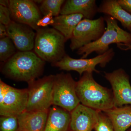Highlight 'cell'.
Masks as SVG:
<instances>
[{"label": "cell", "instance_id": "obj_13", "mask_svg": "<svg viewBox=\"0 0 131 131\" xmlns=\"http://www.w3.org/2000/svg\"><path fill=\"white\" fill-rule=\"evenodd\" d=\"M99 111L80 103L70 113L71 130L92 131L97 122Z\"/></svg>", "mask_w": 131, "mask_h": 131}, {"label": "cell", "instance_id": "obj_7", "mask_svg": "<svg viewBox=\"0 0 131 131\" xmlns=\"http://www.w3.org/2000/svg\"><path fill=\"white\" fill-rule=\"evenodd\" d=\"M104 17L95 19L84 18L75 27L71 38L70 47L72 51L96 41L105 31Z\"/></svg>", "mask_w": 131, "mask_h": 131}, {"label": "cell", "instance_id": "obj_17", "mask_svg": "<svg viewBox=\"0 0 131 131\" xmlns=\"http://www.w3.org/2000/svg\"><path fill=\"white\" fill-rule=\"evenodd\" d=\"M98 13L112 16L131 31V15L121 6L117 0L103 1L98 7Z\"/></svg>", "mask_w": 131, "mask_h": 131}, {"label": "cell", "instance_id": "obj_32", "mask_svg": "<svg viewBox=\"0 0 131 131\" xmlns=\"http://www.w3.org/2000/svg\"><path fill=\"white\" fill-rule=\"evenodd\" d=\"M130 131H131V130Z\"/></svg>", "mask_w": 131, "mask_h": 131}, {"label": "cell", "instance_id": "obj_8", "mask_svg": "<svg viewBox=\"0 0 131 131\" xmlns=\"http://www.w3.org/2000/svg\"><path fill=\"white\" fill-rule=\"evenodd\" d=\"M115 53L112 48L101 55H99L93 58L90 59H74L66 54L61 61L52 64V65L59 68L62 70L75 71L80 75H82L85 72H96L100 73L96 69L95 67L100 64L102 68L106 65L114 56Z\"/></svg>", "mask_w": 131, "mask_h": 131}, {"label": "cell", "instance_id": "obj_29", "mask_svg": "<svg viewBox=\"0 0 131 131\" xmlns=\"http://www.w3.org/2000/svg\"><path fill=\"white\" fill-rule=\"evenodd\" d=\"M0 5L5 7H8V1H4L1 0L0 1Z\"/></svg>", "mask_w": 131, "mask_h": 131}, {"label": "cell", "instance_id": "obj_24", "mask_svg": "<svg viewBox=\"0 0 131 131\" xmlns=\"http://www.w3.org/2000/svg\"><path fill=\"white\" fill-rule=\"evenodd\" d=\"M12 21L8 7L0 5V23L7 26Z\"/></svg>", "mask_w": 131, "mask_h": 131}, {"label": "cell", "instance_id": "obj_5", "mask_svg": "<svg viewBox=\"0 0 131 131\" xmlns=\"http://www.w3.org/2000/svg\"><path fill=\"white\" fill-rule=\"evenodd\" d=\"M54 77L55 75H49L28 83L26 111H49L52 104Z\"/></svg>", "mask_w": 131, "mask_h": 131}, {"label": "cell", "instance_id": "obj_2", "mask_svg": "<svg viewBox=\"0 0 131 131\" xmlns=\"http://www.w3.org/2000/svg\"><path fill=\"white\" fill-rule=\"evenodd\" d=\"M92 72H85L77 82V94L80 103L98 111L115 107L112 90L98 83Z\"/></svg>", "mask_w": 131, "mask_h": 131}, {"label": "cell", "instance_id": "obj_12", "mask_svg": "<svg viewBox=\"0 0 131 131\" xmlns=\"http://www.w3.org/2000/svg\"><path fill=\"white\" fill-rule=\"evenodd\" d=\"M6 26L8 37L19 51H31L34 49L36 33L31 27L12 20Z\"/></svg>", "mask_w": 131, "mask_h": 131}, {"label": "cell", "instance_id": "obj_3", "mask_svg": "<svg viewBox=\"0 0 131 131\" xmlns=\"http://www.w3.org/2000/svg\"><path fill=\"white\" fill-rule=\"evenodd\" d=\"M63 35L54 28H40L37 31L34 51L45 62L52 64L61 61L66 55Z\"/></svg>", "mask_w": 131, "mask_h": 131}, {"label": "cell", "instance_id": "obj_6", "mask_svg": "<svg viewBox=\"0 0 131 131\" xmlns=\"http://www.w3.org/2000/svg\"><path fill=\"white\" fill-rule=\"evenodd\" d=\"M75 81L70 74L61 73L54 77L52 104L71 112L80 104Z\"/></svg>", "mask_w": 131, "mask_h": 131}, {"label": "cell", "instance_id": "obj_28", "mask_svg": "<svg viewBox=\"0 0 131 131\" xmlns=\"http://www.w3.org/2000/svg\"><path fill=\"white\" fill-rule=\"evenodd\" d=\"M117 46L119 49L124 50H131V45H126L124 44L121 43L117 44Z\"/></svg>", "mask_w": 131, "mask_h": 131}, {"label": "cell", "instance_id": "obj_23", "mask_svg": "<svg viewBox=\"0 0 131 131\" xmlns=\"http://www.w3.org/2000/svg\"><path fill=\"white\" fill-rule=\"evenodd\" d=\"M1 131H18V117L2 116L0 118Z\"/></svg>", "mask_w": 131, "mask_h": 131}, {"label": "cell", "instance_id": "obj_26", "mask_svg": "<svg viewBox=\"0 0 131 131\" xmlns=\"http://www.w3.org/2000/svg\"><path fill=\"white\" fill-rule=\"evenodd\" d=\"M117 2L124 10L131 15V0H117Z\"/></svg>", "mask_w": 131, "mask_h": 131}, {"label": "cell", "instance_id": "obj_10", "mask_svg": "<svg viewBox=\"0 0 131 131\" xmlns=\"http://www.w3.org/2000/svg\"><path fill=\"white\" fill-rule=\"evenodd\" d=\"M105 77L112 87L115 107L131 105V86L129 76L122 69L105 73Z\"/></svg>", "mask_w": 131, "mask_h": 131}, {"label": "cell", "instance_id": "obj_27", "mask_svg": "<svg viewBox=\"0 0 131 131\" xmlns=\"http://www.w3.org/2000/svg\"><path fill=\"white\" fill-rule=\"evenodd\" d=\"M8 37L7 26L1 23H0V38H3Z\"/></svg>", "mask_w": 131, "mask_h": 131}, {"label": "cell", "instance_id": "obj_22", "mask_svg": "<svg viewBox=\"0 0 131 131\" xmlns=\"http://www.w3.org/2000/svg\"><path fill=\"white\" fill-rule=\"evenodd\" d=\"M95 131H114L112 122L108 116L102 111H99Z\"/></svg>", "mask_w": 131, "mask_h": 131}, {"label": "cell", "instance_id": "obj_21", "mask_svg": "<svg viewBox=\"0 0 131 131\" xmlns=\"http://www.w3.org/2000/svg\"><path fill=\"white\" fill-rule=\"evenodd\" d=\"M65 2L64 0H44L41 3L39 9L44 16L51 13L56 17L60 14L61 8Z\"/></svg>", "mask_w": 131, "mask_h": 131}, {"label": "cell", "instance_id": "obj_31", "mask_svg": "<svg viewBox=\"0 0 131 131\" xmlns=\"http://www.w3.org/2000/svg\"></svg>", "mask_w": 131, "mask_h": 131}, {"label": "cell", "instance_id": "obj_16", "mask_svg": "<svg viewBox=\"0 0 131 131\" xmlns=\"http://www.w3.org/2000/svg\"><path fill=\"white\" fill-rule=\"evenodd\" d=\"M70 113L59 107L50 109L44 131H68Z\"/></svg>", "mask_w": 131, "mask_h": 131}, {"label": "cell", "instance_id": "obj_30", "mask_svg": "<svg viewBox=\"0 0 131 131\" xmlns=\"http://www.w3.org/2000/svg\"><path fill=\"white\" fill-rule=\"evenodd\" d=\"M68 131H73L71 130H70Z\"/></svg>", "mask_w": 131, "mask_h": 131}, {"label": "cell", "instance_id": "obj_1", "mask_svg": "<svg viewBox=\"0 0 131 131\" xmlns=\"http://www.w3.org/2000/svg\"><path fill=\"white\" fill-rule=\"evenodd\" d=\"M45 64L34 52L19 51L4 63L2 72L12 80L28 83L42 74Z\"/></svg>", "mask_w": 131, "mask_h": 131}, {"label": "cell", "instance_id": "obj_15", "mask_svg": "<svg viewBox=\"0 0 131 131\" xmlns=\"http://www.w3.org/2000/svg\"><path fill=\"white\" fill-rule=\"evenodd\" d=\"M95 0H68L65 1L60 14H81L85 19H93L98 13Z\"/></svg>", "mask_w": 131, "mask_h": 131}, {"label": "cell", "instance_id": "obj_14", "mask_svg": "<svg viewBox=\"0 0 131 131\" xmlns=\"http://www.w3.org/2000/svg\"><path fill=\"white\" fill-rule=\"evenodd\" d=\"M49 111H25L18 116V131H44Z\"/></svg>", "mask_w": 131, "mask_h": 131}, {"label": "cell", "instance_id": "obj_9", "mask_svg": "<svg viewBox=\"0 0 131 131\" xmlns=\"http://www.w3.org/2000/svg\"><path fill=\"white\" fill-rule=\"evenodd\" d=\"M8 7L12 21L27 25L36 31L40 28L37 24L42 18L41 13L34 1L9 0Z\"/></svg>", "mask_w": 131, "mask_h": 131}, {"label": "cell", "instance_id": "obj_4", "mask_svg": "<svg viewBox=\"0 0 131 131\" xmlns=\"http://www.w3.org/2000/svg\"><path fill=\"white\" fill-rule=\"evenodd\" d=\"M107 28L99 39L81 47L77 53L85 59L92 52L99 55L104 54L110 49L109 46L113 43L131 45V33L121 28L117 20L109 15L104 16Z\"/></svg>", "mask_w": 131, "mask_h": 131}, {"label": "cell", "instance_id": "obj_20", "mask_svg": "<svg viewBox=\"0 0 131 131\" xmlns=\"http://www.w3.org/2000/svg\"><path fill=\"white\" fill-rule=\"evenodd\" d=\"M16 48L8 37L0 39V60L5 62L16 54Z\"/></svg>", "mask_w": 131, "mask_h": 131}, {"label": "cell", "instance_id": "obj_25", "mask_svg": "<svg viewBox=\"0 0 131 131\" xmlns=\"http://www.w3.org/2000/svg\"><path fill=\"white\" fill-rule=\"evenodd\" d=\"M51 13L45 15L44 17L40 19L37 23V26L39 27L43 28L46 27L48 25H52L54 23V18Z\"/></svg>", "mask_w": 131, "mask_h": 131}, {"label": "cell", "instance_id": "obj_18", "mask_svg": "<svg viewBox=\"0 0 131 131\" xmlns=\"http://www.w3.org/2000/svg\"><path fill=\"white\" fill-rule=\"evenodd\" d=\"M112 122L114 131H126L131 126V105L114 107L103 112Z\"/></svg>", "mask_w": 131, "mask_h": 131}, {"label": "cell", "instance_id": "obj_11", "mask_svg": "<svg viewBox=\"0 0 131 131\" xmlns=\"http://www.w3.org/2000/svg\"><path fill=\"white\" fill-rule=\"evenodd\" d=\"M28 99L27 89H18L9 86L0 103V115L18 117L26 111Z\"/></svg>", "mask_w": 131, "mask_h": 131}, {"label": "cell", "instance_id": "obj_19", "mask_svg": "<svg viewBox=\"0 0 131 131\" xmlns=\"http://www.w3.org/2000/svg\"><path fill=\"white\" fill-rule=\"evenodd\" d=\"M84 16L81 14L61 15L54 18L53 28L63 35L66 40L70 39L73 31Z\"/></svg>", "mask_w": 131, "mask_h": 131}]
</instances>
